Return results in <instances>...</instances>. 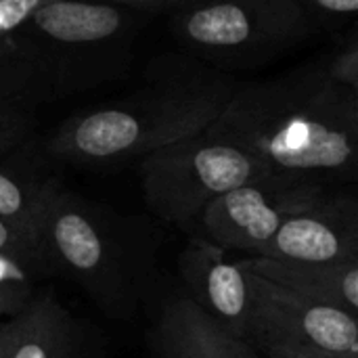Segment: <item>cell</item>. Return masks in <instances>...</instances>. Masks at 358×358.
I'll use <instances>...</instances> for the list:
<instances>
[{
  "label": "cell",
  "mask_w": 358,
  "mask_h": 358,
  "mask_svg": "<svg viewBox=\"0 0 358 358\" xmlns=\"http://www.w3.org/2000/svg\"><path fill=\"white\" fill-rule=\"evenodd\" d=\"M208 128L275 176L327 187L357 180L358 90L338 82L327 65L235 88Z\"/></svg>",
  "instance_id": "obj_1"
},
{
  "label": "cell",
  "mask_w": 358,
  "mask_h": 358,
  "mask_svg": "<svg viewBox=\"0 0 358 358\" xmlns=\"http://www.w3.org/2000/svg\"><path fill=\"white\" fill-rule=\"evenodd\" d=\"M38 243L52 275L73 281L115 321H130L155 289L157 227L147 218L122 216L63 185L44 208Z\"/></svg>",
  "instance_id": "obj_2"
},
{
  "label": "cell",
  "mask_w": 358,
  "mask_h": 358,
  "mask_svg": "<svg viewBox=\"0 0 358 358\" xmlns=\"http://www.w3.org/2000/svg\"><path fill=\"white\" fill-rule=\"evenodd\" d=\"M235 86L212 71H174L149 88L80 111L46 138L50 157L78 166H111L206 130L233 96Z\"/></svg>",
  "instance_id": "obj_3"
},
{
  "label": "cell",
  "mask_w": 358,
  "mask_h": 358,
  "mask_svg": "<svg viewBox=\"0 0 358 358\" xmlns=\"http://www.w3.org/2000/svg\"><path fill=\"white\" fill-rule=\"evenodd\" d=\"M141 10L109 0H50L4 40L34 61L55 96L92 84L109 67L124 63L126 40Z\"/></svg>",
  "instance_id": "obj_4"
},
{
  "label": "cell",
  "mask_w": 358,
  "mask_h": 358,
  "mask_svg": "<svg viewBox=\"0 0 358 358\" xmlns=\"http://www.w3.org/2000/svg\"><path fill=\"white\" fill-rule=\"evenodd\" d=\"M138 172L151 214L189 235L212 201L271 176L254 155L210 128L145 155Z\"/></svg>",
  "instance_id": "obj_5"
},
{
  "label": "cell",
  "mask_w": 358,
  "mask_h": 358,
  "mask_svg": "<svg viewBox=\"0 0 358 358\" xmlns=\"http://www.w3.org/2000/svg\"><path fill=\"white\" fill-rule=\"evenodd\" d=\"M298 0H197L176 8L174 34L224 67H254L310 36Z\"/></svg>",
  "instance_id": "obj_6"
},
{
  "label": "cell",
  "mask_w": 358,
  "mask_h": 358,
  "mask_svg": "<svg viewBox=\"0 0 358 358\" xmlns=\"http://www.w3.org/2000/svg\"><path fill=\"white\" fill-rule=\"evenodd\" d=\"M334 189L271 174L212 201L199 216L193 235L208 239L224 252L254 256L287 218L306 212Z\"/></svg>",
  "instance_id": "obj_7"
},
{
  "label": "cell",
  "mask_w": 358,
  "mask_h": 358,
  "mask_svg": "<svg viewBox=\"0 0 358 358\" xmlns=\"http://www.w3.org/2000/svg\"><path fill=\"white\" fill-rule=\"evenodd\" d=\"M248 281L252 292L250 344L254 348L268 342H289L342 355H358L355 315L310 300L254 273H248Z\"/></svg>",
  "instance_id": "obj_8"
},
{
  "label": "cell",
  "mask_w": 358,
  "mask_h": 358,
  "mask_svg": "<svg viewBox=\"0 0 358 358\" xmlns=\"http://www.w3.org/2000/svg\"><path fill=\"white\" fill-rule=\"evenodd\" d=\"M180 292L218 327L250 344L252 292L248 273L229 252L191 235L178 256Z\"/></svg>",
  "instance_id": "obj_9"
},
{
  "label": "cell",
  "mask_w": 358,
  "mask_h": 358,
  "mask_svg": "<svg viewBox=\"0 0 358 358\" xmlns=\"http://www.w3.org/2000/svg\"><path fill=\"white\" fill-rule=\"evenodd\" d=\"M254 256L285 262H357L358 206L355 195L334 189L306 212L287 218Z\"/></svg>",
  "instance_id": "obj_10"
},
{
  "label": "cell",
  "mask_w": 358,
  "mask_h": 358,
  "mask_svg": "<svg viewBox=\"0 0 358 358\" xmlns=\"http://www.w3.org/2000/svg\"><path fill=\"white\" fill-rule=\"evenodd\" d=\"M147 348L149 358H262L252 344L218 327L180 289L155 304Z\"/></svg>",
  "instance_id": "obj_11"
},
{
  "label": "cell",
  "mask_w": 358,
  "mask_h": 358,
  "mask_svg": "<svg viewBox=\"0 0 358 358\" xmlns=\"http://www.w3.org/2000/svg\"><path fill=\"white\" fill-rule=\"evenodd\" d=\"M10 358H86V336L78 319L50 294L36 292L8 319Z\"/></svg>",
  "instance_id": "obj_12"
},
{
  "label": "cell",
  "mask_w": 358,
  "mask_h": 358,
  "mask_svg": "<svg viewBox=\"0 0 358 358\" xmlns=\"http://www.w3.org/2000/svg\"><path fill=\"white\" fill-rule=\"evenodd\" d=\"M248 273L264 277L285 289L298 292L310 300L342 308L357 317L358 260L357 262H285L260 256L237 258Z\"/></svg>",
  "instance_id": "obj_13"
},
{
  "label": "cell",
  "mask_w": 358,
  "mask_h": 358,
  "mask_svg": "<svg viewBox=\"0 0 358 358\" xmlns=\"http://www.w3.org/2000/svg\"><path fill=\"white\" fill-rule=\"evenodd\" d=\"M10 155L0 157V218L40 248L42 214L61 182Z\"/></svg>",
  "instance_id": "obj_14"
},
{
  "label": "cell",
  "mask_w": 358,
  "mask_h": 358,
  "mask_svg": "<svg viewBox=\"0 0 358 358\" xmlns=\"http://www.w3.org/2000/svg\"><path fill=\"white\" fill-rule=\"evenodd\" d=\"M55 99L46 73L19 52L0 55V105L23 103L36 105Z\"/></svg>",
  "instance_id": "obj_15"
},
{
  "label": "cell",
  "mask_w": 358,
  "mask_h": 358,
  "mask_svg": "<svg viewBox=\"0 0 358 358\" xmlns=\"http://www.w3.org/2000/svg\"><path fill=\"white\" fill-rule=\"evenodd\" d=\"M36 115L31 105L6 103L0 105V157L21 149L34 134Z\"/></svg>",
  "instance_id": "obj_16"
},
{
  "label": "cell",
  "mask_w": 358,
  "mask_h": 358,
  "mask_svg": "<svg viewBox=\"0 0 358 358\" xmlns=\"http://www.w3.org/2000/svg\"><path fill=\"white\" fill-rule=\"evenodd\" d=\"M48 277H55L48 264L0 252V287L38 289V283Z\"/></svg>",
  "instance_id": "obj_17"
},
{
  "label": "cell",
  "mask_w": 358,
  "mask_h": 358,
  "mask_svg": "<svg viewBox=\"0 0 358 358\" xmlns=\"http://www.w3.org/2000/svg\"><path fill=\"white\" fill-rule=\"evenodd\" d=\"M298 4L310 21L313 29L315 25L325 23L338 25L357 15L358 10V0H298Z\"/></svg>",
  "instance_id": "obj_18"
},
{
  "label": "cell",
  "mask_w": 358,
  "mask_h": 358,
  "mask_svg": "<svg viewBox=\"0 0 358 358\" xmlns=\"http://www.w3.org/2000/svg\"><path fill=\"white\" fill-rule=\"evenodd\" d=\"M262 358H358V355H342L331 350H321L315 346L304 344H289V342H268L256 346Z\"/></svg>",
  "instance_id": "obj_19"
},
{
  "label": "cell",
  "mask_w": 358,
  "mask_h": 358,
  "mask_svg": "<svg viewBox=\"0 0 358 358\" xmlns=\"http://www.w3.org/2000/svg\"><path fill=\"white\" fill-rule=\"evenodd\" d=\"M0 252L2 254H10V256H17V258L36 260V262H44L46 264L40 248L34 241H29L27 237H23L17 229H13L2 218H0Z\"/></svg>",
  "instance_id": "obj_20"
},
{
  "label": "cell",
  "mask_w": 358,
  "mask_h": 358,
  "mask_svg": "<svg viewBox=\"0 0 358 358\" xmlns=\"http://www.w3.org/2000/svg\"><path fill=\"white\" fill-rule=\"evenodd\" d=\"M50 0H0V40L13 34L31 10Z\"/></svg>",
  "instance_id": "obj_21"
},
{
  "label": "cell",
  "mask_w": 358,
  "mask_h": 358,
  "mask_svg": "<svg viewBox=\"0 0 358 358\" xmlns=\"http://www.w3.org/2000/svg\"><path fill=\"white\" fill-rule=\"evenodd\" d=\"M357 42L355 38L350 40V46H346V50H340L327 65L329 73L342 82L344 86L352 88V90H358V59H357Z\"/></svg>",
  "instance_id": "obj_22"
},
{
  "label": "cell",
  "mask_w": 358,
  "mask_h": 358,
  "mask_svg": "<svg viewBox=\"0 0 358 358\" xmlns=\"http://www.w3.org/2000/svg\"><path fill=\"white\" fill-rule=\"evenodd\" d=\"M38 289H23V287H0V323L17 317L34 298Z\"/></svg>",
  "instance_id": "obj_23"
},
{
  "label": "cell",
  "mask_w": 358,
  "mask_h": 358,
  "mask_svg": "<svg viewBox=\"0 0 358 358\" xmlns=\"http://www.w3.org/2000/svg\"><path fill=\"white\" fill-rule=\"evenodd\" d=\"M115 4H124L136 10H151V8H180L197 0H109Z\"/></svg>",
  "instance_id": "obj_24"
},
{
  "label": "cell",
  "mask_w": 358,
  "mask_h": 358,
  "mask_svg": "<svg viewBox=\"0 0 358 358\" xmlns=\"http://www.w3.org/2000/svg\"><path fill=\"white\" fill-rule=\"evenodd\" d=\"M0 358H10V350H8V321L0 323Z\"/></svg>",
  "instance_id": "obj_25"
},
{
  "label": "cell",
  "mask_w": 358,
  "mask_h": 358,
  "mask_svg": "<svg viewBox=\"0 0 358 358\" xmlns=\"http://www.w3.org/2000/svg\"><path fill=\"white\" fill-rule=\"evenodd\" d=\"M8 52H15V48L6 40H0V55H8Z\"/></svg>",
  "instance_id": "obj_26"
}]
</instances>
